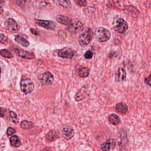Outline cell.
<instances>
[{
    "instance_id": "6da1fadb",
    "label": "cell",
    "mask_w": 151,
    "mask_h": 151,
    "mask_svg": "<svg viewBox=\"0 0 151 151\" xmlns=\"http://www.w3.org/2000/svg\"><path fill=\"white\" fill-rule=\"evenodd\" d=\"M95 35L96 40L100 42L108 41L111 36L110 31L107 28L102 27H97L96 29Z\"/></svg>"
},
{
    "instance_id": "7a4b0ae2",
    "label": "cell",
    "mask_w": 151,
    "mask_h": 151,
    "mask_svg": "<svg viewBox=\"0 0 151 151\" xmlns=\"http://www.w3.org/2000/svg\"><path fill=\"white\" fill-rule=\"evenodd\" d=\"M93 37V32L90 28H87L80 35L79 42L81 47H85L87 46L91 42Z\"/></svg>"
},
{
    "instance_id": "3957f363",
    "label": "cell",
    "mask_w": 151,
    "mask_h": 151,
    "mask_svg": "<svg viewBox=\"0 0 151 151\" xmlns=\"http://www.w3.org/2000/svg\"><path fill=\"white\" fill-rule=\"evenodd\" d=\"M113 29L119 33H124L128 29V24L124 19L118 18L113 22Z\"/></svg>"
},
{
    "instance_id": "277c9868",
    "label": "cell",
    "mask_w": 151,
    "mask_h": 151,
    "mask_svg": "<svg viewBox=\"0 0 151 151\" xmlns=\"http://www.w3.org/2000/svg\"><path fill=\"white\" fill-rule=\"evenodd\" d=\"M20 87L21 91L25 95L30 94L35 89L33 82L29 78L21 80L20 82Z\"/></svg>"
},
{
    "instance_id": "5b68a950",
    "label": "cell",
    "mask_w": 151,
    "mask_h": 151,
    "mask_svg": "<svg viewBox=\"0 0 151 151\" xmlns=\"http://www.w3.org/2000/svg\"><path fill=\"white\" fill-rule=\"evenodd\" d=\"M83 29V24L78 19L72 20L71 24L68 26L67 30L73 33H76L82 31Z\"/></svg>"
},
{
    "instance_id": "8992f818",
    "label": "cell",
    "mask_w": 151,
    "mask_h": 151,
    "mask_svg": "<svg viewBox=\"0 0 151 151\" xmlns=\"http://www.w3.org/2000/svg\"><path fill=\"white\" fill-rule=\"evenodd\" d=\"M75 55L74 50L70 47L64 48L59 50L58 52V56L62 58L71 59L74 57Z\"/></svg>"
},
{
    "instance_id": "52a82bcc",
    "label": "cell",
    "mask_w": 151,
    "mask_h": 151,
    "mask_svg": "<svg viewBox=\"0 0 151 151\" xmlns=\"http://www.w3.org/2000/svg\"><path fill=\"white\" fill-rule=\"evenodd\" d=\"M35 22L37 25L47 30H55L56 26V23L51 20L37 19L35 20Z\"/></svg>"
},
{
    "instance_id": "ba28073f",
    "label": "cell",
    "mask_w": 151,
    "mask_h": 151,
    "mask_svg": "<svg viewBox=\"0 0 151 151\" xmlns=\"http://www.w3.org/2000/svg\"><path fill=\"white\" fill-rule=\"evenodd\" d=\"M54 81V76L48 71L43 73L40 79V82L42 86L51 85Z\"/></svg>"
},
{
    "instance_id": "9c48e42d",
    "label": "cell",
    "mask_w": 151,
    "mask_h": 151,
    "mask_svg": "<svg viewBox=\"0 0 151 151\" xmlns=\"http://www.w3.org/2000/svg\"><path fill=\"white\" fill-rule=\"evenodd\" d=\"M14 52L17 56L25 59H34L35 58V56L33 53L24 50L16 48L14 50Z\"/></svg>"
},
{
    "instance_id": "30bf717a",
    "label": "cell",
    "mask_w": 151,
    "mask_h": 151,
    "mask_svg": "<svg viewBox=\"0 0 151 151\" xmlns=\"http://www.w3.org/2000/svg\"><path fill=\"white\" fill-rule=\"evenodd\" d=\"M123 10L126 15L132 18H137L140 14L138 9L133 5H126L124 7Z\"/></svg>"
},
{
    "instance_id": "8fae6325",
    "label": "cell",
    "mask_w": 151,
    "mask_h": 151,
    "mask_svg": "<svg viewBox=\"0 0 151 151\" xmlns=\"http://www.w3.org/2000/svg\"><path fill=\"white\" fill-rule=\"evenodd\" d=\"M87 87L83 86L76 92L74 96V99L76 102H80L85 99L87 97Z\"/></svg>"
},
{
    "instance_id": "7c38bea8",
    "label": "cell",
    "mask_w": 151,
    "mask_h": 151,
    "mask_svg": "<svg viewBox=\"0 0 151 151\" xmlns=\"http://www.w3.org/2000/svg\"><path fill=\"white\" fill-rule=\"evenodd\" d=\"M74 130L70 126H66L61 129L62 136L65 140H69L74 136Z\"/></svg>"
},
{
    "instance_id": "4fadbf2b",
    "label": "cell",
    "mask_w": 151,
    "mask_h": 151,
    "mask_svg": "<svg viewBox=\"0 0 151 151\" xmlns=\"http://www.w3.org/2000/svg\"><path fill=\"white\" fill-rule=\"evenodd\" d=\"M4 25L5 27L11 32H16L19 30L17 24L13 19H8L4 22Z\"/></svg>"
},
{
    "instance_id": "5bb4252c",
    "label": "cell",
    "mask_w": 151,
    "mask_h": 151,
    "mask_svg": "<svg viewBox=\"0 0 151 151\" xmlns=\"http://www.w3.org/2000/svg\"><path fill=\"white\" fill-rule=\"evenodd\" d=\"M59 138V134L56 130L51 129L45 134V139L47 142H54Z\"/></svg>"
},
{
    "instance_id": "9a60e30c",
    "label": "cell",
    "mask_w": 151,
    "mask_h": 151,
    "mask_svg": "<svg viewBox=\"0 0 151 151\" xmlns=\"http://www.w3.org/2000/svg\"><path fill=\"white\" fill-rule=\"evenodd\" d=\"M126 76L125 69L119 68L115 74V81L118 83L122 82L126 79Z\"/></svg>"
},
{
    "instance_id": "2e32d148",
    "label": "cell",
    "mask_w": 151,
    "mask_h": 151,
    "mask_svg": "<svg viewBox=\"0 0 151 151\" xmlns=\"http://www.w3.org/2000/svg\"><path fill=\"white\" fill-rule=\"evenodd\" d=\"M116 143L113 139H109L101 145V150L103 151H110L115 147Z\"/></svg>"
},
{
    "instance_id": "e0dca14e",
    "label": "cell",
    "mask_w": 151,
    "mask_h": 151,
    "mask_svg": "<svg viewBox=\"0 0 151 151\" xmlns=\"http://www.w3.org/2000/svg\"><path fill=\"white\" fill-rule=\"evenodd\" d=\"M56 19L59 24L66 26L69 25L72 20V19L69 17L63 15H58L56 17Z\"/></svg>"
},
{
    "instance_id": "ac0fdd59",
    "label": "cell",
    "mask_w": 151,
    "mask_h": 151,
    "mask_svg": "<svg viewBox=\"0 0 151 151\" xmlns=\"http://www.w3.org/2000/svg\"><path fill=\"white\" fill-rule=\"evenodd\" d=\"M116 111L120 114H126L128 111V107L126 103L124 102H120L118 103L116 106Z\"/></svg>"
},
{
    "instance_id": "d6986e66",
    "label": "cell",
    "mask_w": 151,
    "mask_h": 151,
    "mask_svg": "<svg viewBox=\"0 0 151 151\" xmlns=\"http://www.w3.org/2000/svg\"><path fill=\"white\" fill-rule=\"evenodd\" d=\"M10 146L13 148H19L21 145V142L19 137L17 135L12 136L9 138Z\"/></svg>"
},
{
    "instance_id": "ffe728a7",
    "label": "cell",
    "mask_w": 151,
    "mask_h": 151,
    "mask_svg": "<svg viewBox=\"0 0 151 151\" xmlns=\"http://www.w3.org/2000/svg\"><path fill=\"white\" fill-rule=\"evenodd\" d=\"M15 40L17 43L25 47H27L30 45V42L26 39L20 35L15 36Z\"/></svg>"
},
{
    "instance_id": "44dd1931",
    "label": "cell",
    "mask_w": 151,
    "mask_h": 151,
    "mask_svg": "<svg viewBox=\"0 0 151 151\" xmlns=\"http://www.w3.org/2000/svg\"><path fill=\"white\" fill-rule=\"evenodd\" d=\"M108 120L109 122L114 126L118 125L121 122L119 117L115 114H110L108 117Z\"/></svg>"
},
{
    "instance_id": "7402d4cb",
    "label": "cell",
    "mask_w": 151,
    "mask_h": 151,
    "mask_svg": "<svg viewBox=\"0 0 151 151\" xmlns=\"http://www.w3.org/2000/svg\"><path fill=\"white\" fill-rule=\"evenodd\" d=\"M20 127L21 128L25 130L31 129L34 127V124L32 122L27 120H23L20 123Z\"/></svg>"
},
{
    "instance_id": "603a6c76",
    "label": "cell",
    "mask_w": 151,
    "mask_h": 151,
    "mask_svg": "<svg viewBox=\"0 0 151 151\" xmlns=\"http://www.w3.org/2000/svg\"><path fill=\"white\" fill-rule=\"evenodd\" d=\"M79 76L82 78H87L90 75V70L87 67H82L80 68L78 73Z\"/></svg>"
},
{
    "instance_id": "cb8c5ba5",
    "label": "cell",
    "mask_w": 151,
    "mask_h": 151,
    "mask_svg": "<svg viewBox=\"0 0 151 151\" xmlns=\"http://www.w3.org/2000/svg\"><path fill=\"white\" fill-rule=\"evenodd\" d=\"M9 116L11 119L12 122L14 124H17L18 123L19 119L17 115L15 112L12 111H10L9 112Z\"/></svg>"
},
{
    "instance_id": "d4e9b609",
    "label": "cell",
    "mask_w": 151,
    "mask_h": 151,
    "mask_svg": "<svg viewBox=\"0 0 151 151\" xmlns=\"http://www.w3.org/2000/svg\"><path fill=\"white\" fill-rule=\"evenodd\" d=\"M0 55L2 57L6 58H12L13 57V55L10 52L6 49H2L0 50Z\"/></svg>"
},
{
    "instance_id": "484cf974",
    "label": "cell",
    "mask_w": 151,
    "mask_h": 151,
    "mask_svg": "<svg viewBox=\"0 0 151 151\" xmlns=\"http://www.w3.org/2000/svg\"><path fill=\"white\" fill-rule=\"evenodd\" d=\"M59 5L65 8H69L72 6L70 0H57Z\"/></svg>"
},
{
    "instance_id": "4316f807",
    "label": "cell",
    "mask_w": 151,
    "mask_h": 151,
    "mask_svg": "<svg viewBox=\"0 0 151 151\" xmlns=\"http://www.w3.org/2000/svg\"><path fill=\"white\" fill-rule=\"evenodd\" d=\"M8 39L6 35L3 34H0V43L4 45H6L8 43Z\"/></svg>"
},
{
    "instance_id": "83f0119b",
    "label": "cell",
    "mask_w": 151,
    "mask_h": 151,
    "mask_svg": "<svg viewBox=\"0 0 151 151\" xmlns=\"http://www.w3.org/2000/svg\"><path fill=\"white\" fill-rule=\"evenodd\" d=\"M76 4L80 7H84L87 5V2L86 0H74Z\"/></svg>"
},
{
    "instance_id": "f1b7e54d",
    "label": "cell",
    "mask_w": 151,
    "mask_h": 151,
    "mask_svg": "<svg viewBox=\"0 0 151 151\" xmlns=\"http://www.w3.org/2000/svg\"><path fill=\"white\" fill-rule=\"evenodd\" d=\"M16 133V129L12 127H9L7 128V131H6V134L8 136L12 135Z\"/></svg>"
},
{
    "instance_id": "f546056e",
    "label": "cell",
    "mask_w": 151,
    "mask_h": 151,
    "mask_svg": "<svg viewBox=\"0 0 151 151\" xmlns=\"http://www.w3.org/2000/svg\"><path fill=\"white\" fill-rule=\"evenodd\" d=\"M93 57V53L91 50H89L86 51L84 54V57L87 59H92Z\"/></svg>"
},
{
    "instance_id": "4dcf8cb0",
    "label": "cell",
    "mask_w": 151,
    "mask_h": 151,
    "mask_svg": "<svg viewBox=\"0 0 151 151\" xmlns=\"http://www.w3.org/2000/svg\"><path fill=\"white\" fill-rule=\"evenodd\" d=\"M7 111V109L4 107H0V117L4 118Z\"/></svg>"
},
{
    "instance_id": "1f68e13d",
    "label": "cell",
    "mask_w": 151,
    "mask_h": 151,
    "mask_svg": "<svg viewBox=\"0 0 151 151\" xmlns=\"http://www.w3.org/2000/svg\"><path fill=\"white\" fill-rule=\"evenodd\" d=\"M151 75H150L148 77L144 79V82L145 83H147L150 86H151Z\"/></svg>"
},
{
    "instance_id": "d6a6232c",
    "label": "cell",
    "mask_w": 151,
    "mask_h": 151,
    "mask_svg": "<svg viewBox=\"0 0 151 151\" xmlns=\"http://www.w3.org/2000/svg\"><path fill=\"white\" fill-rule=\"evenodd\" d=\"M30 32L33 33V34L35 35H39V32L37 31V30H35L33 28H31L30 29Z\"/></svg>"
},
{
    "instance_id": "836d02e7",
    "label": "cell",
    "mask_w": 151,
    "mask_h": 151,
    "mask_svg": "<svg viewBox=\"0 0 151 151\" xmlns=\"http://www.w3.org/2000/svg\"><path fill=\"white\" fill-rule=\"evenodd\" d=\"M42 151H53V150H52V149L50 148V147H46L43 148L42 150Z\"/></svg>"
},
{
    "instance_id": "e575fe53",
    "label": "cell",
    "mask_w": 151,
    "mask_h": 151,
    "mask_svg": "<svg viewBox=\"0 0 151 151\" xmlns=\"http://www.w3.org/2000/svg\"><path fill=\"white\" fill-rule=\"evenodd\" d=\"M3 9L2 7L1 6H0V15L3 12Z\"/></svg>"
},
{
    "instance_id": "d590c367",
    "label": "cell",
    "mask_w": 151,
    "mask_h": 151,
    "mask_svg": "<svg viewBox=\"0 0 151 151\" xmlns=\"http://www.w3.org/2000/svg\"><path fill=\"white\" fill-rule=\"evenodd\" d=\"M1 66H0V82H1Z\"/></svg>"
},
{
    "instance_id": "8d00e7d4",
    "label": "cell",
    "mask_w": 151,
    "mask_h": 151,
    "mask_svg": "<svg viewBox=\"0 0 151 151\" xmlns=\"http://www.w3.org/2000/svg\"><path fill=\"white\" fill-rule=\"evenodd\" d=\"M4 0H0V4L3 3L4 2Z\"/></svg>"
}]
</instances>
